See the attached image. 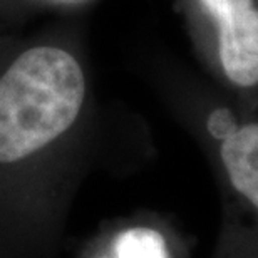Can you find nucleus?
Instances as JSON below:
<instances>
[{"instance_id":"nucleus-1","label":"nucleus","mask_w":258,"mask_h":258,"mask_svg":"<svg viewBox=\"0 0 258 258\" xmlns=\"http://www.w3.org/2000/svg\"><path fill=\"white\" fill-rule=\"evenodd\" d=\"M116 138L76 30L0 35V258H60L77 195Z\"/></svg>"},{"instance_id":"nucleus-2","label":"nucleus","mask_w":258,"mask_h":258,"mask_svg":"<svg viewBox=\"0 0 258 258\" xmlns=\"http://www.w3.org/2000/svg\"><path fill=\"white\" fill-rule=\"evenodd\" d=\"M208 81L258 111V0H173Z\"/></svg>"},{"instance_id":"nucleus-3","label":"nucleus","mask_w":258,"mask_h":258,"mask_svg":"<svg viewBox=\"0 0 258 258\" xmlns=\"http://www.w3.org/2000/svg\"><path fill=\"white\" fill-rule=\"evenodd\" d=\"M44 5L40 0H0V17L12 20L24 19L25 15L42 10Z\"/></svg>"},{"instance_id":"nucleus-4","label":"nucleus","mask_w":258,"mask_h":258,"mask_svg":"<svg viewBox=\"0 0 258 258\" xmlns=\"http://www.w3.org/2000/svg\"><path fill=\"white\" fill-rule=\"evenodd\" d=\"M40 2L44 9H74L89 4L91 0H40Z\"/></svg>"}]
</instances>
